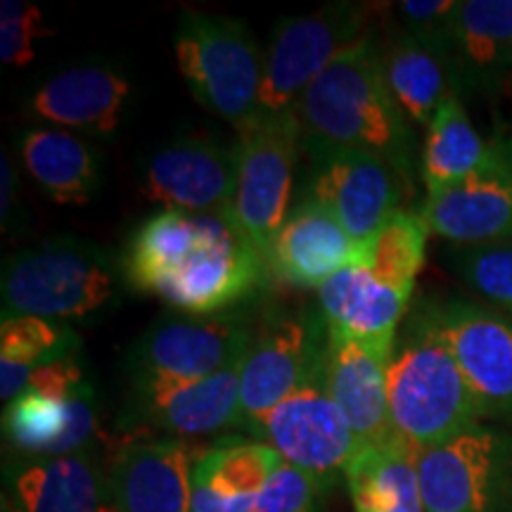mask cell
I'll return each mask as SVG.
<instances>
[{"instance_id":"6da1fadb","label":"cell","mask_w":512,"mask_h":512,"mask_svg":"<svg viewBox=\"0 0 512 512\" xmlns=\"http://www.w3.org/2000/svg\"><path fill=\"white\" fill-rule=\"evenodd\" d=\"M126 285L188 316L233 309L268 278L266 264L230 214L164 209L128 240Z\"/></svg>"},{"instance_id":"7a4b0ae2","label":"cell","mask_w":512,"mask_h":512,"mask_svg":"<svg viewBox=\"0 0 512 512\" xmlns=\"http://www.w3.org/2000/svg\"><path fill=\"white\" fill-rule=\"evenodd\" d=\"M302 147H344L389 164L403 183L415 171V136L384 79L373 34L358 41L306 88L292 107Z\"/></svg>"},{"instance_id":"3957f363","label":"cell","mask_w":512,"mask_h":512,"mask_svg":"<svg viewBox=\"0 0 512 512\" xmlns=\"http://www.w3.org/2000/svg\"><path fill=\"white\" fill-rule=\"evenodd\" d=\"M124 264L110 249L69 238L19 249L3 264V318H91L110 311L124 294Z\"/></svg>"},{"instance_id":"277c9868","label":"cell","mask_w":512,"mask_h":512,"mask_svg":"<svg viewBox=\"0 0 512 512\" xmlns=\"http://www.w3.org/2000/svg\"><path fill=\"white\" fill-rule=\"evenodd\" d=\"M387 399L394 437L415 451L458 437L482 420L456 358L415 316L389 356Z\"/></svg>"},{"instance_id":"5b68a950","label":"cell","mask_w":512,"mask_h":512,"mask_svg":"<svg viewBox=\"0 0 512 512\" xmlns=\"http://www.w3.org/2000/svg\"><path fill=\"white\" fill-rule=\"evenodd\" d=\"M174 53L190 93L204 110L242 128L259 114L266 53L242 19L183 12Z\"/></svg>"},{"instance_id":"8992f818","label":"cell","mask_w":512,"mask_h":512,"mask_svg":"<svg viewBox=\"0 0 512 512\" xmlns=\"http://www.w3.org/2000/svg\"><path fill=\"white\" fill-rule=\"evenodd\" d=\"M252 335L242 313L157 318L126 356L131 396L166 392L221 373L247 356Z\"/></svg>"},{"instance_id":"52a82bcc","label":"cell","mask_w":512,"mask_h":512,"mask_svg":"<svg viewBox=\"0 0 512 512\" xmlns=\"http://www.w3.org/2000/svg\"><path fill=\"white\" fill-rule=\"evenodd\" d=\"M375 5L330 3L309 15L280 19L266 48L264 83L256 117H275L292 110L306 88L339 55L373 34L370 17Z\"/></svg>"},{"instance_id":"ba28073f","label":"cell","mask_w":512,"mask_h":512,"mask_svg":"<svg viewBox=\"0 0 512 512\" xmlns=\"http://www.w3.org/2000/svg\"><path fill=\"white\" fill-rule=\"evenodd\" d=\"M302 126L292 110L256 117L240 131L233 219L266 264L268 249L292 211Z\"/></svg>"},{"instance_id":"9c48e42d","label":"cell","mask_w":512,"mask_h":512,"mask_svg":"<svg viewBox=\"0 0 512 512\" xmlns=\"http://www.w3.org/2000/svg\"><path fill=\"white\" fill-rule=\"evenodd\" d=\"M427 512H512V434L477 425L415 456Z\"/></svg>"},{"instance_id":"30bf717a","label":"cell","mask_w":512,"mask_h":512,"mask_svg":"<svg viewBox=\"0 0 512 512\" xmlns=\"http://www.w3.org/2000/svg\"><path fill=\"white\" fill-rule=\"evenodd\" d=\"M328 328L318 306H273L256 323L240 373V427L247 430L318 373Z\"/></svg>"},{"instance_id":"8fae6325","label":"cell","mask_w":512,"mask_h":512,"mask_svg":"<svg viewBox=\"0 0 512 512\" xmlns=\"http://www.w3.org/2000/svg\"><path fill=\"white\" fill-rule=\"evenodd\" d=\"M456 358L482 418L512 427V318L465 299H441L415 313Z\"/></svg>"},{"instance_id":"7c38bea8","label":"cell","mask_w":512,"mask_h":512,"mask_svg":"<svg viewBox=\"0 0 512 512\" xmlns=\"http://www.w3.org/2000/svg\"><path fill=\"white\" fill-rule=\"evenodd\" d=\"M247 432L271 446L285 463L318 477L330 489L344 479L349 463L361 451L344 413L325 392L320 368Z\"/></svg>"},{"instance_id":"4fadbf2b","label":"cell","mask_w":512,"mask_h":512,"mask_svg":"<svg viewBox=\"0 0 512 512\" xmlns=\"http://www.w3.org/2000/svg\"><path fill=\"white\" fill-rule=\"evenodd\" d=\"M313 171L306 197L330 211L361 245H368L399 211L401 176L368 152L344 147H302Z\"/></svg>"},{"instance_id":"5bb4252c","label":"cell","mask_w":512,"mask_h":512,"mask_svg":"<svg viewBox=\"0 0 512 512\" xmlns=\"http://www.w3.org/2000/svg\"><path fill=\"white\" fill-rule=\"evenodd\" d=\"M235 183L238 145L228 147L195 136L178 138L147 159L140 192L164 209L188 214H230Z\"/></svg>"},{"instance_id":"9a60e30c","label":"cell","mask_w":512,"mask_h":512,"mask_svg":"<svg viewBox=\"0 0 512 512\" xmlns=\"http://www.w3.org/2000/svg\"><path fill=\"white\" fill-rule=\"evenodd\" d=\"M197 453L178 437L124 441L107 467L112 512H192L190 472Z\"/></svg>"},{"instance_id":"2e32d148","label":"cell","mask_w":512,"mask_h":512,"mask_svg":"<svg viewBox=\"0 0 512 512\" xmlns=\"http://www.w3.org/2000/svg\"><path fill=\"white\" fill-rule=\"evenodd\" d=\"M368 245L356 242L328 209L311 200L292 207L266 256V271L290 287H318L332 275L366 264Z\"/></svg>"},{"instance_id":"e0dca14e","label":"cell","mask_w":512,"mask_h":512,"mask_svg":"<svg viewBox=\"0 0 512 512\" xmlns=\"http://www.w3.org/2000/svg\"><path fill=\"white\" fill-rule=\"evenodd\" d=\"M3 512H112L95 453L15 456L5 465Z\"/></svg>"},{"instance_id":"ac0fdd59","label":"cell","mask_w":512,"mask_h":512,"mask_svg":"<svg viewBox=\"0 0 512 512\" xmlns=\"http://www.w3.org/2000/svg\"><path fill=\"white\" fill-rule=\"evenodd\" d=\"M387 363L389 356L328 330L320 377L361 448L384 446L396 439L389 420Z\"/></svg>"},{"instance_id":"d6986e66","label":"cell","mask_w":512,"mask_h":512,"mask_svg":"<svg viewBox=\"0 0 512 512\" xmlns=\"http://www.w3.org/2000/svg\"><path fill=\"white\" fill-rule=\"evenodd\" d=\"M408 302L411 294L387 285L366 266L344 268L318 287V311L325 328L384 356H392Z\"/></svg>"},{"instance_id":"ffe728a7","label":"cell","mask_w":512,"mask_h":512,"mask_svg":"<svg viewBox=\"0 0 512 512\" xmlns=\"http://www.w3.org/2000/svg\"><path fill=\"white\" fill-rule=\"evenodd\" d=\"M420 216L432 235L456 247L512 240V181L494 166L427 192Z\"/></svg>"},{"instance_id":"44dd1931","label":"cell","mask_w":512,"mask_h":512,"mask_svg":"<svg viewBox=\"0 0 512 512\" xmlns=\"http://www.w3.org/2000/svg\"><path fill=\"white\" fill-rule=\"evenodd\" d=\"M460 93H508L512 74V0H460L448 31Z\"/></svg>"},{"instance_id":"7402d4cb","label":"cell","mask_w":512,"mask_h":512,"mask_svg":"<svg viewBox=\"0 0 512 512\" xmlns=\"http://www.w3.org/2000/svg\"><path fill=\"white\" fill-rule=\"evenodd\" d=\"M131 95V83L105 64H79L43 83L31 95L29 110L62 128L112 136Z\"/></svg>"},{"instance_id":"603a6c76","label":"cell","mask_w":512,"mask_h":512,"mask_svg":"<svg viewBox=\"0 0 512 512\" xmlns=\"http://www.w3.org/2000/svg\"><path fill=\"white\" fill-rule=\"evenodd\" d=\"M242 361L207 377V380L157 394L131 396L133 418L178 439L202 437V434L226 430V427H240Z\"/></svg>"},{"instance_id":"cb8c5ba5","label":"cell","mask_w":512,"mask_h":512,"mask_svg":"<svg viewBox=\"0 0 512 512\" xmlns=\"http://www.w3.org/2000/svg\"><path fill=\"white\" fill-rule=\"evenodd\" d=\"M280 460L264 441L228 439L204 448L190 472L192 512H254Z\"/></svg>"},{"instance_id":"d4e9b609","label":"cell","mask_w":512,"mask_h":512,"mask_svg":"<svg viewBox=\"0 0 512 512\" xmlns=\"http://www.w3.org/2000/svg\"><path fill=\"white\" fill-rule=\"evenodd\" d=\"M380 55L389 93L413 124L427 128L451 95L458 93L463 98L456 67L444 43L399 31L387 48H380Z\"/></svg>"},{"instance_id":"484cf974","label":"cell","mask_w":512,"mask_h":512,"mask_svg":"<svg viewBox=\"0 0 512 512\" xmlns=\"http://www.w3.org/2000/svg\"><path fill=\"white\" fill-rule=\"evenodd\" d=\"M19 157L38 188L57 204L83 207L100 188L95 150L62 128H31L19 140Z\"/></svg>"},{"instance_id":"4316f807","label":"cell","mask_w":512,"mask_h":512,"mask_svg":"<svg viewBox=\"0 0 512 512\" xmlns=\"http://www.w3.org/2000/svg\"><path fill=\"white\" fill-rule=\"evenodd\" d=\"M415 456L401 439L361 448L344 472L354 512H427Z\"/></svg>"},{"instance_id":"83f0119b","label":"cell","mask_w":512,"mask_h":512,"mask_svg":"<svg viewBox=\"0 0 512 512\" xmlns=\"http://www.w3.org/2000/svg\"><path fill=\"white\" fill-rule=\"evenodd\" d=\"M489 169H494L491 143L477 133L460 95H451L427 126L420 159L422 183L432 192Z\"/></svg>"},{"instance_id":"f1b7e54d","label":"cell","mask_w":512,"mask_h":512,"mask_svg":"<svg viewBox=\"0 0 512 512\" xmlns=\"http://www.w3.org/2000/svg\"><path fill=\"white\" fill-rule=\"evenodd\" d=\"M427 235L430 228L422 221L420 211H394L392 219L368 242L363 266L387 285L413 297L415 278L427 256Z\"/></svg>"},{"instance_id":"f546056e","label":"cell","mask_w":512,"mask_h":512,"mask_svg":"<svg viewBox=\"0 0 512 512\" xmlns=\"http://www.w3.org/2000/svg\"><path fill=\"white\" fill-rule=\"evenodd\" d=\"M67 427V399L43 392H24L3 413L5 439L17 456H57Z\"/></svg>"},{"instance_id":"4dcf8cb0","label":"cell","mask_w":512,"mask_h":512,"mask_svg":"<svg viewBox=\"0 0 512 512\" xmlns=\"http://www.w3.org/2000/svg\"><path fill=\"white\" fill-rule=\"evenodd\" d=\"M81 337L60 320L10 316L0 325V363L38 368L60 358L76 356Z\"/></svg>"},{"instance_id":"1f68e13d","label":"cell","mask_w":512,"mask_h":512,"mask_svg":"<svg viewBox=\"0 0 512 512\" xmlns=\"http://www.w3.org/2000/svg\"><path fill=\"white\" fill-rule=\"evenodd\" d=\"M451 268L472 292L512 313V240L456 247Z\"/></svg>"},{"instance_id":"d6a6232c","label":"cell","mask_w":512,"mask_h":512,"mask_svg":"<svg viewBox=\"0 0 512 512\" xmlns=\"http://www.w3.org/2000/svg\"><path fill=\"white\" fill-rule=\"evenodd\" d=\"M330 491V486L318 477L280 460L256 498L254 512H313L323 505Z\"/></svg>"},{"instance_id":"836d02e7","label":"cell","mask_w":512,"mask_h":512,"mask_svg":"<svg viewBox=\"0 0 512 512\" xmlns=\"http://www.w3.org/2000/svg\"><path fill=\"white\" fill-rule=\"evenodd\" d=\"M36 5L24 0L0 3V62L5 67H27L36 57L38 38L53 36Z\"/></svg>"},{"instance_id":"e575fe53","label":"cell","mask_w":512,"mask_h":512,"mask_svg":"<svg viewBox=\"0 0 512 512\" xmlns=\"http://www.w3.org/2000/svg\"><path fill=\"white\" fill-rule=\"evenodd\" d=\"M456 5V0H403L396 5L401 31L448 46V31H451Z\"/></svg>"},{"instance_id":"d590c367","label":"cell","mask_w":512,"mask_h":512,"mask_svg":"<svg viewBox=\"0 0 512 512\" xmlns=\"http://www.w3.org/2000/svg\"><path fill=\"white\" fill-rule=\"evenodd\" d=\"M491 155L496 169L512 181V131L491 140Z\"/></svg>"},{"instance_id":"8d00e7d4","label":"cell","mask_w":512,"mask_h":512,"mask_svg":"<svg viewBox=\"0 0 512 512\" xmlns=\"http://www.w3.org/2000/svg\"><path fill=\"white\" fill-rule=\"evenodd\" d=\"M15 188H17L15 169H12L8 157L3 155V223H8L10 211L15 207Z\"/></svg>"},{"instance_id":"74e56055","label":"cell","mask_w":512,"mask_h":512,"mask_svg":"<svg viewBox=\"0 0 512 512\" xmlns=\"http://www.w3.org/2000/svg\"><path fill=\"white\" fill-rule=\"evenodd\" d=\"M313 512H325V505H320V508H316Z\"/></svg>"},{"instance_id":"f35d334b","label":"cell","mask_w":512,"mask_h":512,"mask_svg":"<svg viewBox=\"0 0 512 512\" xmlns=\"http://www.w3.org/2000/svg\"><path fill=\"white\" fill-rule=\"evenodd\" d=\"M508 91H512V74H510V86H508Z\"/></svg>"}]
</instances>
